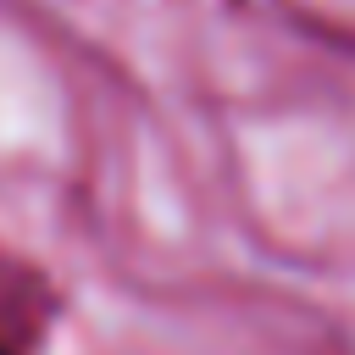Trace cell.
Returning a JSON list of instances; mask_svg holds the SVG:
<instances>
[{
  "label": "cell",
  "mask_w": 355,
  "mask_h": 355,
  "mask_svg": "<svg viewBox=\"0 0 355 355\" xmlns=\"http://www.w3.org/2000/svg\"><path fill=\"white\" fill-rule=\"evenodd\" d=\"M0 355H17V349H6V344H0Z\"/></svg>",
  "instance_id": "1"
}]
</instances>
